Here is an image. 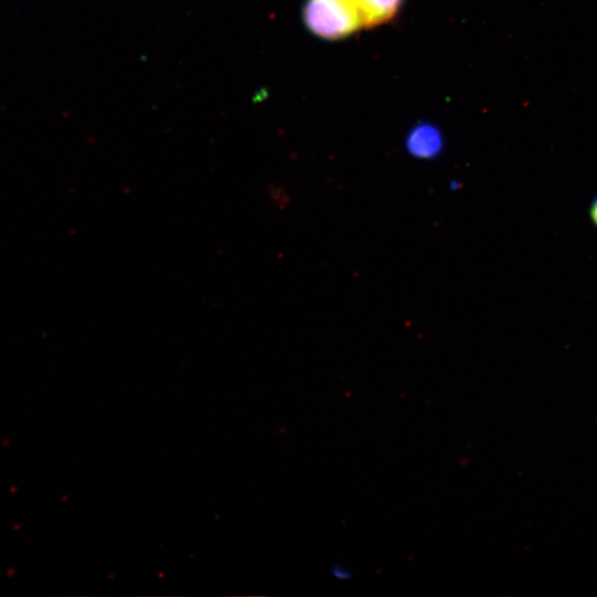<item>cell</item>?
Listing matches in <instances>:
<instances>
[{"instance_id": "cell-1", "label": "cell", "mask_w": 597, "mask_h": 597, "mask_svg": "<svg viewBox=\"0 0 597 597\" xmlns=\"http://www.w3.org/2000/svg\"><path fill=\"white\" fill-rule=\"evenodd\" d=\"M301 15L310 33L327 41L347 39L364 28L353 0H305Z\"/></svg>"}, {"instance_id": "cell-2", "label": "cell", "mask_w": 597, "mask_h": 597, "mask_svg": "<svg viewBox=\"0 0 597 597\" xmlns=\"http://www.w3.org/2000/svg\"><path fill=\"white\" fill-rule=\"evenodd\" d=\"M404 148L413 159L421 161L436 160L444 151V135L434 123L419 121L407 132L404 138Z\"/></svg>"}, {"instance_id": "cell-3", "label": "cell", "mask_w": 597, "mask_h": 597, "mask_svg": "<svg viewBox=\"0 0 597 597\" xmlns=\"http://www.w3.org/2000/svg\"><path fill=\"white\" fill-rule=\"evenodd\" d=\"M359 11L363 27L375 28L392 21L400 12L404 0H353Z\"/></svg>"}, {"instance_id": "cell-4", "label": "cell", "mask_w": 597, "mask_h": 597, "mask_svg": "<svg viewBox=\"0 0 597 597\" xmlns=\"http://www.w3.org/2000/svg\"><path fill=\"white\" fill-rule=\"evenodd\" d=\"M332 575L337 579H348L352 576L350 570L341 563L333 564L331 567Z\"/></svg>"}, {"instance_id": "cell-5", "label": "cell", "mask_w": 597, "mask_h": 597, "mask_svg": "<svg viewBox=\"0 0 597 597\" xmlns=\"http://www.w3.org/2000/svg\"><path fill=\"white\" fill-rule=\"evenodd\" d=\"M589 217L591 222L597 227V196L594 198L590 205Z\"/></svg>"}]
</instances>
